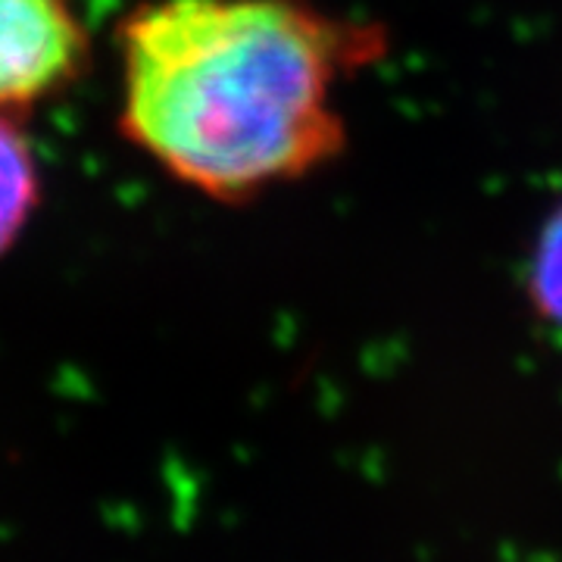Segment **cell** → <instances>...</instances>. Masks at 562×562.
<instances>
[{"label": "cell", "instance_id": "6da1fadb", "mask_svg": "<svg viewBox=\"0 0 562 562\" xmlns=\"http://www.w3.org/2000/svg\"><path fill=\"white\" fill-rule=\"evenodd\" d=\"M387 50L316 0H144L120 29L122 135L166 176L250 203L347 154L341 94Z\"/></svg>", "mask_w": 562, "mask_h": 562}, {"label": "cell", "instance_id": "7a4b0ae2", "mask_svg": "<svg viewBox=\"0 0 562 562\" xmlns=\"http://www.w3.org/2000/svg\"><path fill=\"white\" fill-rule=\"evenodd\" d=\"M88 63V32L69 0H0V110L60 94Z\"/></svg>", "mask_w": 562, "mask_h": 562}, {"label": "cell", "instance_id": "3957f363", "mask_svg": "<svg viewBox=\"0 0 562 562\" xmlns=\"http://www.w3.org/2000/svg\"><path fill=\"white\" fill-rule=\"evenodd\" d=\"M38 201L41 179L32 140L22 132L20 113L0 110V257L20 241Z\"/></svg>", "mask_w": 562, "mask_h": 562}, {"label": "cell", "instance_id": "277c9868", "mask_svg": "<svg viewBox=\"0 0 562 562\" xmlns=\"http://www.w3.org/2000/svg\"><path fill=\"white\" fill-rule=\"evenodd\" d=\"M525 297L538 319L562 328V203L547 216L528 254Z\"/></svg>", "mask_w": 562, "mask_h": 562}]
</instances>
